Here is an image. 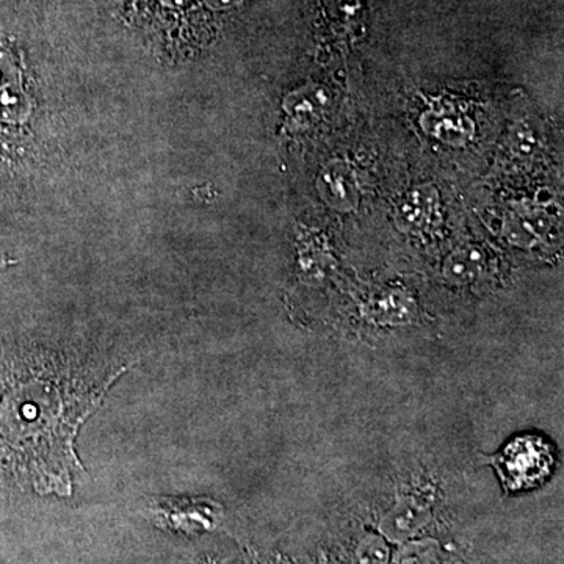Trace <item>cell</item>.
I'll return each mask as SVG.
<instances>
[{"label": "cell", "mask_w": 564, "mask_h": 564, "mask_svg": "<svg viewBox=\"0 0 564 564\" xmlns=\"http://www.w3.org/2000/svg\"><path fill=\"white\" fill-rule=\"evenodd\" d=\"M485 273V254L478 248H462L445 265V276L456 284H467Z\"/></svg>", "instance_id": "5"}, {"label": "cell", "mask_w": 564, "mask_h": 564, "mask_svg": "<svg viewBox=\"0 0 564 564\" xmlns=\"http://www.w3.org/2000/svg\"><path fill=\"white\" fill-rule=\"evenodd\" d=\"M434 555H436L434 541L411 540L399 549L393 556V564H432Z\"/></svg>", "instance_id": "7"}, {"label": "cell", "mask_w": 564, "mask_h": 564, "mask_svg": "<svg viewBox=\"0 0 564 564\" xmlns=\"http://www.w3.org/2000/svg\"><path fill=\"white\" fill-rule=\"evenodd\" d=\"M491 463L507 491H525L547 480L554 470L555 456L547 441L527 434L505 445Z\"/></svg>", "instance_id": "2"}, {"label": "cell", "mask_w": 564, "mask_h": 564, "mask_svg": "<svg viewBox=\"0 0 564 564\" xmlns=\"http://www.w3.org/2000/svg\"><path fill=\"white\" fill-rule=\"evenodd\" d=\"M239 0H207L210 7L214 9H229V7L236 6Z\"/></svg>", "instance_id": "8"}, {"label": "cell", "mask_w": 564, "mask_h": 564, "mask_svg": "<svg viewBox=\"0 0 564 564\" xmlns=\"http://www.w3.org/2000/svg\"><path fill=\"white\" fill-rule=\"evenodd\" d=\"M391 549L389 541L381 534H366L356 545L352 564H389Z\"/></svg>", "instance_id": "6"}, {"label": "cell", "mask_w": 564, "mask_h": 564, "mask_svg": "<svg viewBox=\"0 0 564 564\" xmlns=\"http://www.w3.org/2000/svg\"><path fill=\"white\" fill-rule=\"evenodd\" d=\"M432 521V507L423 497H400L380 522L381 536L389 543L403 544L415 540Z\"/></svg>", "instance_id": "4"}, {"label": "cell", "mask_w": 564, "mask_h": 564, "mask_svg": "<svg viewBox=\"0 0 564 564\" xmlns=\"http://www.w3.org/2000/svg\"><path fill=\"white\" fill-rule=\"evenodd\" d=\"M162 2L165 3L166 7H172V9H181L188 0H162Z\"/></svg>", "instance_id": "9"}, {"label": "cell", "mask_w": 564, "mask_h": 564, "mask_svg": "<svg viewBox=\"0 0 564 564\" xmlns=\"http://www.w3.org/2000/svg\"><path fill=\"white\" fill-rule=\"evenodd\" d=\"M150 508L155 524L187 536L209 532L221 516L220 505L206 499L163 497L152 500Z\"/></svg>", "instance_id": "3"}, {"label": "cell", "mask_w": 564, "mask_h": 564, "mask_svg": "<svg viewBox=\"0 0 564 564\" xmlns=\"http://www.w3.org/2000/svg\"><path fill=\"white\" fill-rule=\"evenodd\" d=\"M128 367L90 377L69 367L0 359V475L39 494L68 497L82 469V423Z\"/></svg>", "instance_id": "1"}]
</instances>
